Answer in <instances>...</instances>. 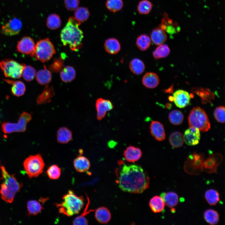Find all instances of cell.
<instances>
[{
  "instance_id": "obj_14",
  "label": "cell",
  "mask_w": 225,
  "mask_h": 225,
  "mask_svg": "<svg viewBox=\"0 0 225 225\" xmlns=\"http://www.w3.org/2000/svg\"><path fill=\"white\" fill-rule=\"evenodd\" d=\"M97 110V118L99 120H102L105 116L107 112L113 108L112 102L109 100L99 98L95 104Z\"/></svg>"
},
{
  "instance_id": "obj_47",
  "label": "cell",
  "mask_w": 225,
  "mask_h": 225,
  "mask_svg": "<svg viewBox=\"0 0 225 225\" xmlns=\"http://www.w3.org/2000/svg\"><path fill=\"white\" fill-rule=\"evenodd\" d=\"M48 177L52 179H58L61 174V169L56 165H53L49 167L47 171Z\"/></svg>"
},
{
  "instance_id": "obj_42",
  "label": "cell",
  "mask_w": 225,
  "mask_h": 225,
  "mask_svg": "<svg viewBox=\"0 0 225 225\" xmlns=\"http://www.w3.org/2000/svg\"><path fill=\"white\" fill-rule=\"evenodd\" d=\"M153 5L148 0H142L138 3V11L141 14L146 15L151 12Z\"/></svg>"
},
{
  "instance_id": "obj_20",
  "label": "cell",
  "mask_w": 225,
  "mask_h": 225,
  "mask_svg": "<svg viewBox=\"0 0 225 225\" xmlns=\"http://www.w3.org/2000/svg\"><path fill=\"white\" fill-rule=\"evenodd\" d=\"M55 95V92L52 86L47 85L42 92L38 96L37 100L38 105L50 102Z\"/></svg>"
},
{
  "instance_id": "obj_19",
  "label": "cell",
  "mask_w": 225,
  "mask_h": 225,
  "mask_svg": "<svg viewBox=\"0 0 225 225\" xmlns=\"http://www.w3.org/2000/svg\"><path fill=\"white\" fill-rule=\"evenodd\" d=\"M142 152L140 148L132 146L128 147L123 153L125 159L130 162H134L139 160Z\"/></svg>"
},
{
  "instance_id": "obj_1",
  "label": "cell",
  "mask_w": 225,
  "mask_h": 225,
  "mask_svg": "<svg viewBox=\"0 0 225 225\" xmlns=\"http://www.w3.org/2000/svg\"><path fill=\"white\" fill-rule=\"evenodd\" d=\"M117 175L118 186L124 192L141 193L149 187V177L139 166L124 164Z\"/></svg>"
},
{
  "instance_id": "obj_40",
  "label": "cell",
  "mask_w": 225,
  "mask_h": 225,
  "mask_svg": "<svg viewBox=\"0 0 225 225\" xmlns=\"http://www.w3.org/2000/svg\"><path fill=\"white\" fill-rule=\"evenodd\" d=\"M184 118L183 114L178 110H173L168 115L169 121L174 125H179L182 123Z\"/></svg>"
},
{
  "instance_id": "obj_29",
  "label": "cell",
  "mask_w": 225,
  "mask_h": 225,
  "mask_svg": "<svg viewBox=\"0 0 225 225\" xmlns=\"http://www.w3.org/2000/svg\"><path fill=\"white\" fill-rule=\"evenodd\" d=\"M7 83L12 85L11 91L12 94L19 97L22 95L24 93L26 88L24 83L20 81H13L9 79H4Z\"/></svg>"
},
{
  "instance_id": "obj_45",
  "label": "cell",
  "mask_w": 225,
  "mask_h": 225,
  "mask_svg": "<svg viewBox=\"0 0 225 225\" xmlns=\"http://www.w3.org/2000/svg\"><path fill=\"white\" fill-rule=\"evenodd\" d=\"M74 13L75 18L80 22L87 20L90 16V12L88 9L83 7L78 8Z\"/></svg>"
},
{
  "instance_id": "obj_34",
  "label": "cell",
  "mask_w": 225,
  "mask_h": 225,
  "mask_svg": "<svg viewBox=\"0 0 225 225\" xmlns=\"http://www.w3.org/2000/svg\"><path fill=\"white\" fill-rule=\"evenodd\" d=\"M87 203L86 204V207L83 212L80 215L76 217L74 219L73 221V224L74 225H88V221L86 218V216L89 213L92 211H93L94 210H88V206L90 203L89 199L87 195Z\"/></svg>"
},
{
  "instance_id": "obj_36",
  "label": "cell",
  "mask_w": 225,
  "mask_h": 225,
  "mask_svg": "<svg viewBox=\"0 0 225 225\" xmlns=\"http://www.w3.org/2000/svg\"><path fill=\"white\" fill-rule=\"evenodd\" d=\"M205 220L211 225H216L219 221V215L216 211L213 209L206 210L204 214Z\"/></svg>"
},
{
  "instance_id": "obj_8",
  "label": "cell",
  "mask_w": 225,
  "mask_h": 225,
  "mask_svg": "<svg viewBox=\"0 0 225 225\" xmlns=\"http://www.w3.org/2000/svg\"><path fill=\"white\" fill-rule=\"evenodd\" d=\"M25 66L24 64H20L11 59H6L0 62V66L5 76L13 78L21 77Z\"/></svg>"
},
{
  "instance_id": "obj_10",
  "label": "cell",
  "mask_w": 225,
  "mask_h": 225,
  "mask_svg": "<svg viewBox=\"0 0 225 225\" xmlns=\"http://www.w3.org/2000/svg\"><path fill=\"white\" fill-rule=\"evenodd\" d=\"M204 160L202 155L194 153L189 156L184 166L185 171L191 175H198L203 171Z\"/></svg>"
},
{
  "instance_id": "obj_11",
  "label": "cell",
  "mask_w": 225,
  "mask_h": 225,
  "mask_svg": "<svg viewBox=\"0 0 225 225\" xmlns=\"http://www.w3.org/2000/svg\"><path fill=\"white\" fill-rule=\"evenodd\" d=\"M222 160V157L220 154H215L204 160L203 171L208 173H217L218 168Z\"/></svg>"
},
{
  "instance_id": "obj_44",
  "label": "cell",
  "mask_w": 225,
  "mask_h": 225,
  "mask_svg": "<svg viewBox=\"0 0 225 225\" xmlns=\"http://www.w3.org/2000/svg\"><path fill=\"white\" fill-rule=\"evenodd\" d=\"M65 58V54L62 53L60 57L55 59L50 66L49 70L55 72H60L64 67V61Z\"/></svg>"
},
{
  "instance_id": "obj_26",
  "label": "cell",
  "mask_w": 225,
  "mask_h": 225,
  "mask_svg": "<svg viewBox=\"0 0 225 225\" xmlns=\"http://www.w3.org/2000/svg\"><path fill=\"white\" fill-rule=\"evenodd\" d=\"M95 210V218L98 222L102 224L107 223L110 221L111 214L107 208L101 207Z\"/></svg>"
},
{
  "instance_id": "obj_23",
  "label": "cell",
  "mask_w": 225,
  "mask_h": 225,
  "mask_svg": "<svg viewBox=\"0 0 225 225\" xmlns=\"http://www.w3.org/2000/svg\"><path fill=\"white\" fill-rule=\"evenodd\" d=\"M73 165L76 170L80 172L88 171L90 166L89 160L86 157L79 156L73 161Z\"/></svg>"
},
{
  "instance_id": "obj_37",
  "label": "cell",
  "mask_w": 225,
  "mask_h": 225,
  "mask_svg": "<svg viewBox=\"0 0 225 225\" xmlns=\"http://www.w3.org/2000/svg\"><path fill=\"white\" fill-rule=\"evenodd\" d=\"M27 207L29 215H36L40 213L43 209L41 204L36 200H30L27 202Z\"/></svg>"
},
{
  "instance_id": "obj_12",
  "label": "cell",
  "mask_w": 225,
  "mask_h": 225,
  "mask_svg": "<svg viewBox=\"0 0 225 225\" xmlns=\"http://www.w3.org/2000/svg\"><path fill=\"white\" fill-rule=\"evenodd\" d=\"M22 27L21 21L18 18H13L2 27V32L7 36L16 35L20 32Z\"/></svg>"
},
{
  "instance_id": "obj_4",
  "label": "cell",
  "mask_w": 225,
  "mask_h": 225,
  "mask_svg": "<svg viewBox=\"0 0 225 225\" xmlns=\"http://www.w3.org/2000/svg\"><path fill=\"white\" fill-rule=\"evenodd\" d=\"M3 183L0 190L2 199L5 201L12 203L16 193L22 187V184L19 183L14 175L9 174L3 166L1 167Z\"/></svg>"
},
{
  "instance_id": "obj_31",
  "label": "cell",
  "mask_w": 225,
  "mask_h": 225,
  "mask_svg": "<svg viewBox=\"0 0 225 225\" xmlns=\"http://www.w3.org/2000/svg\"><path fill=\"white\" fill-rule=\"evenodd\" d=\"M149 206L152 210L155 213L162 212L165 205L163 198L161 197L156 196L152 198L149 203Z\"/></svg>"
},
{
  "instance_id": "obj_27",
  "label": "cell",
  "mask_w": 225,
  "mask_h": 225,
  "mask_svg": "<svg viewBox=\"0 0 225 225\" xmlns=\"http://www.w3.org/2000/svg\"><path fill=\"white\" fill-rule=\"evenodd\" d=\"M36 76L37 82L42 85L48 84L52 80L51 72L47 69L45 66L43 69L38 71L36 73Z\"/></svg>"
},
{
  "instance_id": "obj_30",
  "label": "cell",
  "mask_w": 225,
  "mask_h": 225,
  "mask_svg": "<svg viewBox=\"0 0 225 225\" xmlns=\"http://www.w3.org/2000/svg\"><path fill=\"white\" fill-rule=\"evenodd\" d=\"M160 196L163 198L165 205L169 208L173 207L178 203V197L175 192H162Z\"/></svg>"
},
{
  "instance_id": "obj_25",
  "label": "cell",
  "mask_w": 225,
  "mask_h": 225,
  "mask_svg": "<svg viewBox=\"0 0 225 225\" xmlns=\"http://www.w3.org/2000/svg\"><path fill=\"white\" fill-rule=\"evenodd\" d=\"M72 138V132L68 128L66 127H62L58 130L57 138L59 143H67L71 140Z\"/></svg>"
},
{
  "instance_id": "obj_21",
  "label": "cell",
  "mask_w": 225,
  "mask_h": 225,
  "mask_svg": "<svg viewBox=\"0 0 225 225\" xmlns=\"http://www.w3.org/2000/svg\"><path fill=\"white\" fill-rule=\"evenodd\" d=\"M142 82L143 85L149 88H153L156 87L159 82V79L158 75L152 72H147L143 76Z\"/></svg>"
},
{
  "instance_id": "obj_2",
  "label": "cell",
  "mask_w": 225,
  "mask_h": 225,
  "mask_svg": "<svg viewBox=\"0 0 225 225\" xmlns=\"http://www.w3.org/2000/svg\"><path fill=\"white\" fill-rule=\"evenodd\" d=\"M81 24V22L75 18L70 17L60 34L63 45L68 46L71 50L75 51H78L82 45L83 34L79 27Z\"/></svg>"
},
{
  "instance_id": "obj_5",
  "label": "cell",
  "mask_w": 225,
  "mask_h": 225,
  "mask_svg": "<svg viewBox=\"0 0 225 225\" xmlns=\"http://www.w3.org/2000/svg\"><path fill=\"white\" fill-rule=\"evenodd\" d=\"M188 120L189 127L197 128L203 132H207L210 128V123L207 114L199 107L193 108Z\"/></svg>"
},
{
  "instance_id": "obj_24",
  "label": "cell",
  "mask_w": 225,
  "mask_h": 225,
  "mask_svg": "<svg viewBox=\"0 0 225 225\" xmlns=\"http://www.w3.org/2000/svg\"><path fill=\"white\" fill-rule=\"evenodd\" d=\"M104 48L106 52L111 54L117 53L121 49V45L119 41L114 38L107 39L104 43Z\"/></svg>"
},
{
  "instance_id": "obj_49",
  "label": "cell",
  "mask_w": 225,
  "mask_h": 225,
  "mask_svg": "<svg viewBox=\"0 0 225 225\" xmlns=\"http://www.w3.org/2000/svg\"><path fill=\"white\" fill-rule=\"evenodd\" d=\"M64 3L68 10L70 11L75 10L78 8L79 0H64Z\"/></svg>"
},
{
  "instance_id": "obj_6",
  "label": "cell",
  "mask_w": 225,
  "mask_h": 225,
  "mask_svg": "<svg viewBox=\"0 0 225 225\" xmlns=\"http://www.w3.org/2000/svg\"><path fill=\"white\" fill-rule=\"evenodd\" d=\"M25 170L29 178L37 177L42 173L45 166L43 160L40 154L30 155L23 163Z\"/></svg>"
},
{
  "instance_id": "obj_43",
  "label": "cell",
  "mask_w": 225,
  "mask_h": 225,
  "mask_svg": "<svg viewBox=\"0 0 225 225\" xmlns=\"http://www.w3.org/2000/svg\"><path fill=\"white\" fill-rule=\"evenodd\" d=\"M123 6L122 0H107L106 2L107 8L110 11L113 12L120 10Z\"/></svg>"
},
{
  "instance_id": "obj_13",
  "label": "cell",
  "mask_w": 225,
  "mask_h": 225,
  "mask_svg": "<svg viewBox=\"0 0 225 225\" xmlns=\"http://www.w3.org/2000/svg\"><path fill=\"white\" fill-rule=\"evenodd\" d=\"M35 44L33 40L30 37H25L18 42L17 48L22 53L34 57Z\"/></svg>"
},
{
  "instance_id": "obj_3",
  "label": "cell",
  "mask_w": 225,
  "mask_h": 225,
  "mask_svg": "<svg viewBox=\"0 0 225 225\" xmlns=\"http://www.w3.org/2000/svg\"><path fill=\"white\" fill-rule=\"evenodd\" d=\"M62 201L56 203L59 213L68 217L79 213L84 205V199L82 196H78L72 190L62 197Z\"/></svg>"
},
{
  "instance_id": "obj_39",
  "label": "cell",
  "mask_w": 225,
  "mask_h": 225,
  "mask_svg": "<svg viewBox=\"0 0 225 225\" xmlns=\"http://www.w3.org/2000/svg\"><path fill=\"white\" fill-rule=\"evenodd\" d=\"M170 53V49L166 44L159 45L152 52L153 57L156 59L165 58Z\"/></svg>"
},
{
  "instance_id": "obj_15",
  "label": "cell",
  "mask_w": 225,
  "mask_h": 225,
  "mask_svg": "<svg viewBox=\"0 0 225 225\" xmlns=\"http://www.w3.org/2000/svg\"><path fill=\"white\" fill-rule=\"evenodd\" d=\"M184 142L190 146L198 144L200 138V133L199 129L193 127H189L185 132L183 135Z\"/></svg>"
},
{
  "instance_id": "obj_48",
  "label": "cell",
  "mask_w": 225,
  "mask_h": 225,
  "mask_svg": "<svg viewBox=\"0 0 225 225\" xmlns=\"http://www.w3.org/2000/svg\"><path fill=\"white\" fill-rule=\"evenodd\" d=\"M214 115L216 120L219 122H225V107L223 106H219L215 109Z\"/></svg>"
},
{
  "instance_id": "obj_28",
  "label": "cell",
  "mask_w": 225,
  "mask_h": 225,
  "mask_svg": "<svg viewBox=\"0 0 225 225\" xmlns=\"http://www.w3.org/2000/svg\"><path fill=\"white\" fill-rule=\"evenodd\" d=\"M62 81L65 82H70L75 78L76 72L74 68L71 66L63 67L60 72Z\"/></svg>"
},
{
  "instance_id": "obj_18",
  "label": "cell",
  "mask_w": 225,
  "mask_h": 225,
  "mask_svg": "<svg viewBox=\"0 0 225 225\" xmlns=\"http://www.w3.org/2000/svg\"><path fill=\"white\" fill-rule=\"evenodd\" d=\"M150 131L151 135L158 141L164 140L166 137L163 125L160 122L154 121L150 125Z\"/></svg>"
},
{
  "instance_id": "obj_50",
  "label": "cell",
  "mask_w": 225,
  "mask_h": 225,
  "mask_svg": "<svg viewBox=\"0 0 225 225\" xmlns=\"http://www.w3.org/2000/svg\"></svg>"
},
{
  "instance_id": "obj_9",
  "label": "cell",
  "mask_w": 225,
  "mask_h": 225,
  "mask_svg": "<svg viewBox=\"0 0 225 225\" xmlns=\"http://www.w3.org/2000/svg\"><path fill=\"white\" fill-rule=\"evenodd\" d=\"M32 116L30 114L23 112L20 116L17 123L4 122L2 124V129L5 134L13 132H24L26 129L28 123L31 120Z\"/></svg>"
},
{
  "instance_id": "obj_35",
  "label": "cell",
  "mask_w": 225,
  "mask_h": 225,
  "mask_svg": "<svg viewBox=\"0 0 225 225\" xmlns=\"http://www.w3.org/2000/svg\"><path fill=\"white\" fill-rule=\"evenodd\" d=\"M169 140L170 144L175 148L181 147L184 142L183 135L181 132L177 131L171 133Z\"/></svg>"
},
{
  "instance_id": "obj_33",
  "label": "cell",
  "mask_w": 225,
  "mask_h": 225,
  "mask_svg": "<svg viewBox=\"0 0 225 225\" xmlns=\"http://www.w3.org/2000/svg\"><path fill=\"white\" fill-rule=\"evenodd\" d=\"M151 43V39L146 34H142L139 35L137 38L136 45L137 47L142 51L147 50L150 47Z\"/></svg>"
},
{
  "instance_id": "obj_38",
  "label": "cell",
  "mask_w": 225,
  "mask_h": 225,
  "mask_svg": "<svg viewBox=\"0 0 225 225\" xmlns=\"http://www.w3.org/2000/svg\"><path fill=\"white\" fill-rule=\"evenodd\" d=\"M205 196L206 200L210 205H216L220 200L219 193L214 189H210L207 190Z\"/></svg>"
},
{
  "instance_id": "obj_16",
  "label": "cell",
  "mask_w": 225,
  "mask_h": 225,
  "mask_svg": "<svg viewBox=\"0 0 225 225\" xmlns=\"http://www.w3.org/2000/svg\"><path fill=\"white\" fill-rule=\"evenodd\" d=\"M159 27L170 34H174L179 30L178 24L173 22V20L169 18L167 14L164 13L161 22Z\"/></svg>"
},
{
  "instance_id": "obj_7",
  "label": "cell",
  "mask_w": 225,
  "mask_h": 225,
  "mask_svg": "<svg viewBox=\"0 0 225 225\" xmlns=\"http://www.w3.org/2000/svg\"><path fill=\"white\" fill-rule=\"evenodd\" d=\"M56 53L52 42L48 38L41 40L35 45L34 56L37 60L42 62L48 61Z\"/></svg>"
},
{
  "instance_id": "obj_41",
  "label": "cell",
  "mask_w": 225,
  "mask_h": 225,
  "mask_svg": "<svg viewBox=\"0 0 225 225\" xmlns=\"http://www.w3.org/2000/svg\"><path fill=\"white\" fill-rule=\"evenodd\" d=\"M61 21L60 17L56 14L49 15L47 18V25L51 29L55 30L61 26Z\"/></svg>"
},
{
  "instance_id": "obj_32",
  "label": "cell",
  "mask_w": 225,
  "mask_h": 225,
  "mask_svg": "<svg viewBox=\"0 0 225 225\" xmlns=\"http://www.w3.org/2000/svg\"><path fill=\"white\" fill-rule=\"evenodd\" d=\"M129 67L133 73L139 75L144 72L145 67L144 63L142 60L138 58H135L130 62Z\"/></svg>"
},
{
  "instance_id": "obj_46",
  "label": "cell",
  "mask_w": 225,
  "mask_h": 225,
  "mask_svg": "<svg viewBox=\"0 0 225 225\" xmlns=\"http://www.w3.org/2000/svg\"><path fill=\"white\" fill-rule=\"evenodd\" d=\"M36 74L35 69L31 66H25L22 72V76L25 80L30 81L32 80Z\"/></svg>"
},
{
  "instance_id": "obj_17",
  "label": "cell",
  "mask_w": 225,
  "mask_h": 225,
  "mask_svg": "<svg viewBox=\"0 0 225 225\" xmlns=\"http://www.w3.org/2000/svg\"><path fill=\"white\" fill-rule=\"evenodd\" d=\"M173 98L176 105L180 108L187 106L190 100V97L188 93L182 90L176 91L173 94Z\"/></svg>"
},
{
  "instance_id": "obj_22",
  "label": "cell",
  "mask_w": 225,
  "mask_h": 225,
  "mask_svg": "<svg viewBox=\"0 0 225 225\" xmlns=\"http://www.w3.org/2000/svg\"><path fill=\"white\" fill-rule=\"evenodd\" d=\"M164 30L158 27L153 29L151 33V40L155 45L163 44L167 40V36Z\"/></svg>"
}]
</instances>
